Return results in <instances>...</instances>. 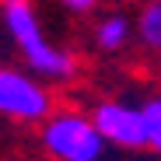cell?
Instances as JSON below:
<instances>
[{
  "label": "cell",
  "mask_w": 161,
  "mask_h": 161,
  "mask_svg": "<svg viewBox=\"0 0 161 161\" xmlns=\"http://www.w3.org/2000/svg\"><path fill=\"white\" fill-rule=\"evenodd\" d=\"M140 112H144V130H147V147H154L161 154V95L147 98L140 105Z\"/></svg>",
  "instance_id": "7"
},
{
  "label": "cell",
  "mask_w": 161,
  "mask_h": 161,
  "mask_svg": "<svg viewBox=\"0 0 161 161\" xmlns=\"http://www.w3.org/2000/svg\"><path fill=\"white\" fill-rule=\"evenodd\" d=\"M56 105L53 91L39 77L18 67H0V119L11 123H42Z\"/></svg>",
  "instance_id": "3"
},
{
  "label": "cell",
  "mask_w": 161,
  "mask_h": 161,
  "mask_svg": "<svg viewBox=\"0 0 161 161\" xmlns=\"http://www.w3.org/2000/svg\"><path fill=\"white\" fill-rule=\"evenodd\" d=\"M130 39H133V21L126 14H105L95 25V46L102 53H119L130 46Z\"/></svg>",
  "instance_id": "5"
},
{
  "label": "cell",
  "mask_w": 161,
  "mask_h": 161,
  "mask_svg": "<svg viewBox=\"0 0 161 161\" xmlns=\"http://www.w3.org/2000/svg\"><path fill=\"white\" fill-rule=\"evenodd\" d=\"M91 123L102 133V140L112 144V147H123V151L147 147V130H144L140 105H130V102H119V98H105V102L95 105Z\"/></svg>",
  "instance_id": "4"
},
{
  "label": "cell",
  "mask_w": 161,
  "mask_h": 161,
  "mask_svg": "<svg viewBox=\"0 0 161 161\" xmlns=\"http://www.w3.org/2000/svg\"><path fill=\"white\" fill-rule=\"evenodd\" d=\"M0 18H4L11 42L18 46V53L25 56V63L35 77H46V80H74L77 77V70H80L77 56L46 39L32 0H0Z\"/></svg>",
  "instance_id": "1"
},
{
  "label": "cell",
  "mask_w": 161,
  "mask_h": 161,
  "mask_svg": "<svg viewBox=\"0 0 161 161\" xmlns=\"http://www.w3.org/2000/svg\"><path fill=\"white\" fill-rule=\"evenodd\" d=\"M39 144L53 161H102L105 154V140L91 116L77 109H53L42 119Z\"/></svg>",
  "instance_id": "2"
},
{
  "label": "cell",
  "mask_w": 161,
  "mask_h": 161,
  "mask_svg": "<svg viewBox=\"0 0 161 161\" xmlns=\"http://www.w3.org/2000/svg\"><path fill=\"white\" fill-rule=\"evenodd\" d=\"M60 4H63L70 14H88V11H95L98 0H60Z\"/></svg>",
  "instance_id": "8"
},
{
  "label": "cell",
  "mask_w": 161,
  "mask_h": 161,
  "mask_svg": "<svg viewBox=\"0 0 161 161\" xmlns=\"http://www.w3.org/2000/svg\"><path fill=\"white\" fill-rule=\"evenodd\" d=\"M133 35H137L151 53H161V0H147V4L137 11Z\"/></svg>",
  "instance_id": "6"
}]
</instances>
